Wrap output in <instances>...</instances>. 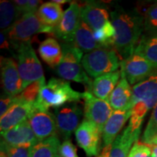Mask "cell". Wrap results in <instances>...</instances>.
Here are the masks:
<instances>
[{
  "label": "cell",
  "instance_id": "obj_11",
  "mask_svg": "<svg viewBox=\"0 0 157 157\" xmlns=\"http://www.w3.org/2000/svg\"><path fill=\"white\" fill-rule=\"evenodd\" d=\"M80 5L71 2L58 25L54 28L53 36L56 37L62 43H73L75 33L81 21Z\"/></svg>",
  "mask_w": 157,
  "mask_h": 157
},
{
  "label": "cell",
  "instance_id": "obj_25",
  "mask_svg": "<svg viewBox=\"0 0 157 157\" xmlns=\"http://www.w3.org/2000/svg\"><path fill=\"white\" fill-rule=\"evenodd\" d=\"M61 145L58 136L40 141L29 148L30 157H61L59 152Z\"/></svg>",
  "mask_w": 157,
  "mask_h": 157
},
{
  "label": "cell",
  "instance_id": "obj_10",
  "mask_svg": "<svg viewBox=\"0 0 157 157\" xmlns=\"http://www.w3.org/2000/svg\"><path fill=\"white\" fill-rule=\"evenodd\" d=\"M84 117L95 124L101 133L105 123L113 113V109L109 102L96 98L89 92L83 93Z\"/></svg>",
  "mask_w": 157,
  "mask_h": 157
},
{
  "label": "cell",
  "instance_id": "obj_37",
  "mask_svg": "<svg viewBox=\"0 0 157 157\" xmlns=\"http://www.w3.org/2000/svg\"><path fill=\"white\" fill-rule=\"evenodd\" d=\"M151 157H157V145L151 146Z\"/></svg>",
  "mask_w": 157,
  "mask_h": 157
},
{
  "label": "cell",
  "instance_id": "obj_1",
  "mask_svg": "<svg viewBox=\"0 0 157 157\" xmlns=\"http://www.w3.org/2000/svg\"><path fill=\"white\" fill-rule=\"evenodd\" d=\"M111 18L116 31L114 50L122 61L134 54L143 34V16L138 9L118 7L111 13Z\"/></svg>",
  "mask_w": 157,
  "mask_h": 157
},
{
  "label": "cell",
  "instance_id": "obj_38",
  "mask_svg": "<svg viewBox=\"0 0 157 157\" xmlns=\"http://www.w3.org/2000/svg\"><path fill=\"white\" fill-rule=\"evenodd\" d=\"M156 145H157V135L154 137V138L152 139L151 141L149 143V144L148 145V146H156Z\"/></svg>",
  "mask_w": 157,
  "mask_h": 157
},
{
  "label": "cell",
  "instance_id": "obj_33",
  "mask_svg": "<svg viewBox=\"0 0 157 157\" xmlns=\"http://www.w3.org/2000/svg\"><path fill=\"white\" fill-rule=\"evenodd\" d=\"M151 148L150 146L136 141L131 148L128 157H151Z\"/></svg>",
  "mask_w": 157,
  "mask_h": 157
},
{
  "label": "cell",
  "instance_id": "obj_2",
  "mask_svg": "<svg viewBox=\"0 0 157 157\" xmlns=\"http://www.w3.org/2000/svg\"><path fill=\"white\" fill-rule=\"evenodd\" d=\"M81 99H83V93L72 89L69 82L52 78L41 90L35 107L39 111H48L50 108L58 109L66 103L79 102Z\"/></svg>",
  "mask_w": 157,
  "mask_h": 157
},
{
  "label": "cell",
  "instance_id": "obj_23",
  "mask_svg": "<svg viewBox=\"0 0 157 157\" xmlns=\"http://www.w3.org/2000/svg\"><path fill=\"white\" fill-rule=\"evenodd\" d=\"M73 43L80 50L86 53L102 48L94 37V31L82 20L75 33Z\"/></svg>",
  "mask_w": 157,
  "mask_h": 157
},
{
  "label": "cell",
  "instance_id": "obj_12",
  "mask_svg": "<svg viewBox=\"0 0 157 157\" xmlns=\"http://www.w3.org/2000/svg\"><path fill=\"white\" fill-rule=\"evenodd\" d=\"M102 133L95 124L84 119L75 131L78 146L88 157L97 156L101 149Z\"/></svg>",
  "mask_w": 157,
  "mask_h": 157
},
{
  "label": "cell",
  "instance_id": "obj_19",
  "mask_svg": "<svg viewBox=\"0 0 157 157\" xmlns=\"http://www.w3.org/2000/svg\"><path fill=\"white\" fill-rule=\"evenodd\" d=\"M141 129H134L128 124L111 145L110 157H128L131 148L138 140Z\"/></svg>",
  "mask_w": 157,
  "mask_h": 157
},
{
  "label": "cell",
  "instance_id": "obj_32",
  "mask_svg": "<svg viewBox=\"0 0 157 157\" xmlns=\"http://www.w3.org/2000/svg\"><path fill=\"white\" fill-rule=\"evenodd\" d=\"M29 148L25 146H13L1 140V151L5 153L6 157H30Z\"/></svg>",
  "mask_w": 157,
  "mask_h": 157
},
{
  "label": "cell",
  "instance_id": "obj_7",
  "mask_svg": "<svg viewBox=\"0 0 157 157\" xmlns=\"http://www.w3.org/2000/svg\"><path fill=\"white\" fill-rule=\"evenodd\" d=\"M17 52V68L22 79L23 91L33 82L45 78L42 64L31 46V41L21 43Z\"/></svg>",
  "mask_w": 157,
  "mask_h": 157
},
{
  "label": "cell",
  "instance_id": "obj_17",
  "mask_svg": "<svg viewBox=\"0 0 157 157\" xmlns=\"http://www.w3.org/2000/svg\"><path fill=\"white\" fill-rule=\"evenodd\" d=\"M79 5L82 20L94 31L102 28L109 21V11L103 4L87 2Z\"/></svg>",
  "mask_w": 157,
  "mask_h": 157
},
{
  "label": "cell",
  "instance_id": "obj_31",
  "mask_svg": "<svg viewBox=\"0 0 157 157\" xmlns=\"http://www.w3.org/2000/svg\"><path fill=\"white\" fill-rule=\"evenodd\" d=\"M157 135V103L153 109L148 124L145 129L141 138L143 143L148 145L149 143Z\"/></svg>",
  "mask_w": 157,
  "mask_h": 157
},
{
  "label": "cell",
  "instance_id": "obj_30",
  "mask_svg": "<svg viewBox=\"0 0 157 157\" xmlns=\"http://www.w3.org/2000/svg\"><path fill=\"white\" fill-rule=\"evenodd\" d=\"M45 85V79L39 80L29 85L21 94L17 95V99L25 103L35 105L39 97L41 90Z\"/></svg>",
  "mask_w": 157,
  "mask_h": 157
},
{
  "label": "cell",
  "instance_id": "obj_35",
  "mask_svg": "<svg viewBox=\"0 0 157 157\" xmlns=\"http://www.w3.org/2000/svg\"><path fill=\"white\" fill-rule=\"evenodd\" d=\"M17 101V96H10L4 94L0 100V116L1 117L5 114L10 108Z\"/></svg>",
  "mask_w": 157,
  "mask_h": 157
},
{
  "label": "cell",
  "instance_id": "obj_24",
  "mask_svg": "<svg viewBox=\"0 0 157 157\" xmlns=\"http://www.w3.org/2000/svg\"><path fill=\"white\" fill-rule=\"evenodd\" d=\"M63 13L61 6L51 1L42 4L36 15L44 24L55 28L60 23Z\"/></svg>",
  "mask_w": 157,
  "mask_h": 157
},
{
  "label": "cell",
  "instance_id": "obj_4",
  "mask_svg": "<svg viewBox=\"0 0 157 157\" xmlns=\"http://www.w3.org/2000/svg\"><path fill=\"white\" fill-rule=\"evenodd\" d=\"M63 57L56 68V74L66 81H74L83 84L87 92H90L93 81L90 79L82 64L83 53L74 43H62Z\"/></svg>",
  "mask_w": 157,
  "mask_h": 157
},
{
  "label": "cell",
  "instance_id": "obj_29",
  "mask_svg": "<svg viewBox=\"0 0 157 157\" xmlns=\"http://www.w3.org/2000/svg\"><path fill=\"white\" fill-rule=\"evenodd\" d=\"M144 32L146 35L157 34V2L151 4L143 14Z\"/></svg>",
  "mask_w": 157,
  "mask_h": 157
},
{
  "label": "cell",
  "instance_id": "obj_21",
  "mask_svg": "<svg viewBox=\"0 0 157 157\" xmlns=\"http://www.w3.org/2000/svg\"><path fill=\"white\" fill-rule=\"evenodd\" d=\"M120 78L121 70L99 76L93 81L89 93L96 98L108 101Z\"/></svg>",
  "mask_w": 157,
  "mask_h": 157
},
{
  "label": "cell",
  "instance_id": "obj_18",
  "mask_svg": "<svg viewBox=\"0 0 157 157\" xmlns=\"http://www.w3.org/2000/svg\"><path fill=\"white\" fill-rule=\"evenodd\" d=\"M131 117V110L114 111L105 123L102 132L103 148L112 145L126 121Z\"/></svg>",
  "mask_w": 157,
  "mask_h": 157
},
{
  "label": "cell",
  "instance_id": "obj_9",
  "mask_svg": "<svg viewBox=\"0 0 157 157\" xmlns=\"http://www.w3.org/2000/svg\"><path fill=\"white\" fill-rule=\"evenodd\" d=\"M121 71L129 84H137L146 79L157 71V67L147 59L137 54H132L126 60L121 61Z\"/></svg>",
  "mask_w": 157,
  "mask_h": 157
},
{
  "label": "cell",
  "instance_id": "obj_36",
  "mask_svg": "<svg viewBox=\"0 0 157 157\" xmlns=\"http://www.w3.org/2000/svg\"><path fill=\"white\" fill-rule=\"evenodd\" d=\"M7 38V35L4 31H2L0 33V47L2 49H6L9 50L10 49V42Z\"/></svg>",
  "mask_w": 157,
  "mask_h": 157
},
{
  "label": "cell",
  "instance_id": "obj_41",
  "mask_svg": "<svg viewBox=\"0 0 157 157\" xmlns=\"http://www.w3.org/2000/svg\"><path fill=\"white\" fill-rule=\"evenodd\" d=\"M97 157H103V156H102V155H101V156H97Z\"/></svg>",
  "mask_w": 157,
  "mask_h": 157
},
{
  "label": "cell",
  "instance_id": "obj_40",
  "mask_svg": "<svg viewBox=\"0 0 157 157\" xmlns=\"http://www.w3.org/2000/svg\"><path fill=\"white\" fill-rule=\"evenodd\" d=\"M0 157H6V155L5 153L1 151V155H0Z\"/></svg>",
  "mask_w": 157,
  "mask_h": 157
},
{
  "label": "cell",
  "instance_id": "obj_15",
  "mask_svg": "<svg viewBox=\"0 0 157 157\" xmlns=\"http://www.w3.org/2000/svg\"><path fill=\"white\" fill-rule=\"evenodd\" d=\"M35 105L19 101L10 109L0 119L1 133L7 132L23 121L28 120L30 115L36 111Z\"/></svg>",
  "mask_w": 157,
  "mask_h": 157
},
{
  "label": "cell",
  "instance_id": "obj_14",
  "mask_svg": "<svg viewBox=\"0 0 157 157\" xmlns=\"http://www.w3.org/2000/svg\"><path fill=\"white\" fill-rule=\"evenodd\" d=\"M1 82L4 94L17 96L23 92L17 63L13 58L1 57Z\"/></svg>",
  "mask_w": 157,
  "mask_h": 157
},
{
  "label": "cell",
  "instance_id": "obj_26",
  "mask_svg": "<svg viewBox=\"0 0 157 157\" xmlns=\"http://www.w3.org/2000/svg\"><path fill=\"white\" fill-rule=\"evenodd\" d=\"M134 53L143 56L157 67V34H143L137 43Z\"/></svg>",
  "mask_w": 157,
  "mask_h": 157
},
{
  "label": "cell",
  "instance_id": "obj_3",
  "mask_svg": "<svg viewBox=\"0 0 157 157\" xmlns=\"http://www.w3.org/2000/svg\"><path fill=\"white\" fill-rule=\"evenodd\" d=\"M156 103L157 71L146 79L133 86L129 123L134 126H142L148 111L154 109Z\"/></svg>",
  "mask_w": 157,
  "mask_h": 157
},
{
  "label": "cell",
  "instance_id": "obj_34",
  "mask_svg": "<svg viewBox=\"0 0 157 157\" xmlns=\"http://www.w3.org/2000/svg\"><path fill=\"white\" fill-rule=\"evenodd\" d=\"M59 152L61 157H78L77 149L70 140H64L61 143Z\"/></svg>",
  "mask_w": 157,
  "mask_h": 157
},
{
  "label": "cell",
  "instance_id": "obj_8",
  "mask_svg": "<svg viewBox=\"0 0 157 157\" xmlns=\"http://www.w3.org/2000/svg\"><path fill=\"white\" fill-rule=\"evenodd\" d=\"M57 129L58 134L64 140H69L72 133L79 126L82 109L77 103H69L55 109Z\"/></svg>",
  "mask_w": 157,
  "mask_h": 157
},
{
  "label": "cell",
  "instance_id": "obj_13",
  "mask_svg": "<svg viewBox=\"0 0 157 157\" xmlns=\"http://www.w3.org/2000/svg\"><path fill=\"white\" fill-rule=\"evenodd\" d=\"M28 121L39 142L58 136L56 116L49 111L36 109L29 117Z\"/></svg>",
  "mask_w": 157,
  "mask_h": 157
},
{
  "label": "cell",
  "instance_id": "obj_22",
  "mask_svg": "<svg viewBox=\"0 0 157 157\" xmlns=\"http://www.w3.org/2000/svg\"><path fill=\"white\" fill-rule=\"evenodd\" d=\"M38 52L43 61L51 68H56L63 57L62 48L56 39L49 37L41 42Z\"/></svg>",
  "mask_w": 157,
  "mask_h": 157
},
{
  "label": "cell",
  "instance_id": "obj_20",
  "mask_svg": "<svg viewBox=\"0 0 157 157\" xmlns=\"http://www.w3.org/2000/svg\"><path fill=\"white\" fill-rule=\"evenodd\" d=\"M132 99V89L122 72L121 78L108 100L111 108L115 111H125L130 109Z\"/></svg>",
  "mask_w": 157,
  "mask_h": 157
},
{
  "label": "cell",
  "instance_id": "obj_5",
  "mask_svg": "<svg viewBox=\"0 0 157 157\" xmlns=\"http://www.w3.org/2000/svg\"><path fill=\"white\" fill-rule=\"evenodd\" d=\"M54 28L43 23L36 13H27L17 19L10 28L4 30L7 38L16 49L21 43L30 42L39 34H48L53 36Z\"/></svg>",
  "mask_w": 157,
  "mask_h": 157
},
{
  "label": "cell",
  "instance_id": "obj_16",
  "mask_svg": "<svg viewBox=\"0 0 157 157\" xmlns=\"http://www.w3.org/2000/svg\"><path fill=\"white\" fill-rule=\"evenodd\" d=\"M1 136L2 140L13 146L31 148L39 142L28 120L23 121L7 132L1 133Z\"/></svg>",
  "mask_w": 157,
  "mask_h": 157
},
{
  "label": "cell",
  "instance_id": "obj_28",
  "mask_svg": "<svg viewBox=\"0 0 157 157\" xmlns=\"http://www.w3.org/2000/svg\"><path fill=\"white\" fill-rule=\"evenodd\" d=\"M96 42L105 48H114L116 31L111 21H108L102 28L94 31Z\"/></svg>",
  "mask_w": 157,
  "mask_h": 157
},
{
  "label": "cell",
  "instance_id": "obj_39",
  "mask_svg": "<svg viewBox=\"0 0 157 157\" xmlns=\"http://www.w3.org/2000/svg\"><path fill=\"white\" fill-rule=\"evenodd\" d=\"M53 2L55 3H57L58 4V5H63V4H65L66 2H69L70 1H68V0H53Z\"/></svg>",
  "mask_w": 157,
  "mask_h": 157
},
{
  "label": "cell",
  "instance_id": "obj_6",
  "mask_svg": "<svg viewBox=\"0 0 157 157\" xmlns=\"http://www.w3.org/2000/svg\"><path fill=\"white\" fill-rule=\"evenodd\" d=\"M120 63L121 60L114 48L97 49L84 55L82 60L87 75L95 78L116 71Z\"/></svg>",
  "mask_w": 157,
  "mask_h": 157
},
{
  "label": "cell",
  "instance_id": "obj_27",
  "mask_svg": "<svg viewBox=\"0 0 157 157\" xmlns=\"http://www.w3.org/2000/svg\"><path fill=\"white\" fill-rule=\"evenodd\" d=\"M21 17L14 2L2 0L0 2V28L6 30Z\"/></svg>",
  "mask_w": 157,
  "mask_h": 157
}]
</instances>
